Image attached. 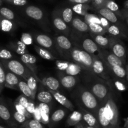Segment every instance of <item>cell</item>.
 Instances as JSON below:
<instances>
[{
  "label": "cell",
  "instance_id": "6da1fadb",
  "mask_svg": "<svg viewBox=\"0 0 128 128\" xmlns=\"http://www.w3.org/2000/svg\"><path fill=\"white\" fill-rule=\"evenodd\" d=\"M100 126L102 128H119V110L111 93L106 101L100 104L96 116Z\"/></svg>",
  "mask_w": 128,
  "mask_h": 128
},
{
  "label": "cell",
  "instance_id": "7a4b0ae2",
  "mask_svg": "<svg viewBox=\"0 0 128 128\" xmlns=\"http://www.w3.org/2000/svg\"><path fill=\"white\" fill-rule=\"evenodd\" d=\"M84 71V86L94 95L100 104L106 101L112 93V88L110 82L91 72Z\"/></svg>",
  "mask_w": 128,
  "mask_h": 128
},
{
  "label": "cell",
  "instance_id": "3957f363",
  "mask_svg": "<svg viewBox=\"0 0 128 128\" xmlns=\"http://www.w3.org/2000/svg\"><path fill=\"white\" fill-rule=\"evenodd\" d=\"M72 96L78 106L92 113L96 118L100 103L86 86L83 85L78 86Z\"/></svg>",
  "mask_w": 128,
  "mask_h": 128
},
{
  "label": "cell",
  "instance_id": "277c9868",
  "mask_svg": "<svg viewBox=\"0 0 128 128\" xmlns=\"http://www.w3.org/2000/svg\"><path fill=\"white\" fill-rule=\"evenodd\" d=\"M70 61L80 65L84 71L92 73V55L80 48L73 46L70 53Z\"/></svg>",
  "mask_w": 128,
  "mask_h": 128
},
{
  "label": "cell",
  "instance_id": "5b68a950",
  "mask_svg": "<svg viewBox=\"0 0 128 128\" xmlns=\"http://www.w3.org/2000/svg\"><path fill=\"white\" fill-rule=\"evenodd\" d=\"M0 62L6 70L21 78L25 81L30 76L34 75L32 72L20 61V60L15 58Z\"/></svg>",
  "mask_w": 128,
  "mask_h": 128
},
{
  "label": "cell",
  "instance_id": "8992f818",
  "mask_svg": "<svg viewBox=\"0 0 128 128\" xmlns=\"http://www.w3.org/2000/svg\"><path fill=\"white\" fill-rule=\"evenodd\" d=\"M53 40L59 56L65 59L66 61H70V53L74 46L69 37L64 34H59L55 36Z\"/></svg>",
  "mask_w": 128,
  "mask_h": 128
},
{
  "label": "cell",
  "instance_id": "52a82bcc",
  "mask_svg": "<svg viewBox=\"0 0 128 128\" xmlns=\"http://www.w3.org/2000/svg\"><path fill=\"white\" fill-rule=\"evenodd\" d=\"M92 73L108 82L111 80L107 66L98 56H92Z\"/></svg>",
  "mask_w": 128,
  "mask_h": 128
},
{
  "label": "cell",
  "instance_id": "ba28073f",
  "mask_svg": "<svg viewBox=\"0 0 128 128\" xmlns=\"http://www.w3.org/2000/svg\"><path fill=\"white\" fill-rule=\"evenodd\" d=\"M34 41L36 42L38 46L50 51L55 57L59 56L55 48L54 40L50 36L42 33H36L32 34Z\"/></svg>",
  "mask_w": 128,
  "mask_h": 128
},
{
  "label": "cell",
  "instance_id": "9c48e42d",
  "mask_svg": "<svg viewBox=\"0 0 128 128\" xmlns=\"http://www.w3.org/2000/svg\"><path fill=\"white\" fill-rule=\"evenodd\" d=\"M109 50L115 56L122 60L124 62L127 64V51L124 44L121 42V40L118 38L111 37Z\"/></svg>",
  "mask_w": 128,
  "mask_h": 128
},
{
  "label": "cell",
  "instance_id": "30bf717a",
  "mask_svg": "<svg viewBox=\"0 0 128 128\" xmlns=\"http://www.w3.org/2000/svg\"><path fill=\"white\" fill-rule=\"evenodd\" d=\"M98 56L104 61L106 66H121L125 67L126 65V63L124 62L122 60L115 56L110 50L106 49L100 48Z\"/></svg>",
  "mask_w": 128,
  "mask_h": 128
},
{
  "label": "cell",
  "instance_id": "8fae6325",
  "mask_svg": "<svg viewBox=\"0 0 128 128\" xmlns=\"http://www.w3.org/2000/svg\"><path fill=\"white\" fill-rule=\"evenodd\" d=\"M52 22L54 27L57 31L62 32V34L69 37L71 32V27L67 24L61 16V12L60 10H56L53 11L52 15Z\"/></svg>",
  "mask_w": 128,
  "mask_h": 128
},
{
  "label": "cell",
  "instance_id": "7c38bea8",
  "mask_svg": "<svg viewBox=\"0 0 128 128\" xmlns=\"http://www.w3.org/2000/svg\"><path fill=\"white\" fill-rule=\"evenodd\" d=\"M24 13L26 16L34 20L35 21L40 24H45V18L44 13L40 8L35 6H28L24 8Z\"/></svg>",
  "mask_w": 128,
  "mask_h": 128
},
{
  "label": "cell",
  "instance_id": "4fadbf2b",
  "mask_svg": "<svg viewBox=\"0 0 128 128\" xmlns=\"http://www.w3.org/2000/svg\"><path fill=\"white\" fill-rule=\"evenodd\" d=\"M20 61L32 72L37 81L41 82V80H40V78L37 76V66H36L37 59L36 58L34 55L28 52V53L20 56Z\"/></svg>",
  "mask_w": 128,
  "mask_h": 128
},
{
  "label": "cell",
  "instance_id": "5bb4252c",
  "mask_svg": "<svg viewBox=\"0 0 128 128\" xmlns=\"http://www.w3.org/2000/svg\"><path fill=\"white\" fill-rule=\"evenodd\" d=\"M97 12H98L99 15H100L102 17L106 19L110 23L117 25V26H120V28H122L123 30L127 31L126 29V27L120 21L118 16L116 14L114 13L112 11H111V10H110L109 9L106 8L105 7H102L99 9V10H98Z\"/></svg>",
  "mask_w": 128,
  "mask_h": 128
},
{
  "label": "cell",
  "instance_id": "9a60e30c",
  "mask_svg": "<svg viewBox=\"0 0 128 128\" xmlns=\"http://www.w3.org/2000/svg\"><path fill=\"white\" fill-rule=\"evenodd\" d=\"M0 119L11 126H13L16 124V122L12 116L11 109L9 104H8L1 98H0Z\"/></svg>",
  "mask_w": 128,
  "mask_h": 128
},
{
  "label": "cell",
  "instance_id": "2e32d148",
  "mask_svg": "<svg viewBox=\"0 0 128 128\" xmlns=\"http://www.w3.org/2000/svg\"><path fill=\"white\" fill-rule=\"evenodd\" d=\"M58 78L61 86L67 90H71L76 87L80 80L78 76H70L61 71H59Z\"/></svg>",
  "mask_w": 128,
  "mask_h": 128
},
{
  "label": "cell",
  "instance_id": "e0dca14e",
  "mask_svg": "<svg viewBox=\"0 0 128 128\" xmlns=\"http://www.w3.org/2000/svg\"><path fill=\"white\" fill-rule=\"evenodd\" d=\"M70 27L71 30L78 34H87L90 32L88 25L84 20L78 16H75L73 18Z\"/></svg>",
  "mask_w": 128,
  "mask_h": 128
},
{
  "label": "cell",
  "instance_id": "ac0fdd59",
  "mask_svg": "<svg viewBox=\"0 0 128 128\" xmlns=\"http://www.w3.org/2000/svg\"><path fill=\"white\" fill-rule=\"evenodd\" d=\"M5 72H6V76H5L4 88L19 91L18 84L20 77L14 74L11 71H8L6 68H5Z\"/></svg>",
  "mask_w": 128,
  "mask_h": 128
},
{
  "label": "cell",
  "instance_id": "d6986e66",
  "mask_svg": "<svg viewBox=\"0 0 128 128\" xmlns=\"http://www.w3.org/2000/svg\"><path fill=\"white\" fill-rule=\"evenodd\" d=\"M48 91L51 92L54 100H56L58 103H60V104L63 106L65 108L70 110V111H74V106L72 103V102L69 99H68L64 95L62 94L59 91H51V90H48Z\"/></svg>",
  "mask_w": 128,
  "mask_h": 128
},
{
  "label": "cell",
  "instance_id": "ffe728a7",
  "mask_svg": "<svg viewBox=\"0 0 128 128\" xmlns=\"http://www.w3.org/2000/svg\"><path fill=\"white\" fill-rule=\"evenodd\" d=\"M78 108L79 111L82 114V120L84 121V123H86L88 126L94 128H100L101 126H100L97 118L92 113L86 111L80 106H78Z\"/></svg>",
  "mask_w": 128,
  "mask_h": 128
},
{
  "label": "cell",
  "instance_id": "44dd1931",
  "mask_svg": "<svg viewBox=\"0 0 128 128\" xmlns=\"http://www.w3.org/2000/svg\"><path fill=\"white\" fill-rule=\"evenodd\" d=\"M40 84H41L42 86H46L48 90L59 91V92H60L61 86L59 80L56 78L51 77V76H48V77L42 78V80H41Z\"/></svg>",
  "mask_w": 128,
  "mask_h": 128
},
{
  "label": "cell",
  "instance_id": "7402d4cb",
  "mask_svg": "<svg viewBox=\"0 0 128 128\" xmlns=\"http://www.w3.org/2000/svg\"><path fill=\"white\" fill-rule=\"evenodd\" d=\"M89 34L91 38L94 40L98 46L102 49L108 50L111 42V36H106L105 35L95 34L89 32Z\"/></svg>",
  "mask_w": 128,
  "mask_h": 128
},
{
  "label": "cell",
  "instance_id": "603a6c76",
  "mask_svg": "<svg viewBox=\"0 0 128 128\" xmlns=\"http://www.w3.org/2000/svg\"><path fill=\"white\" fill-rule=\"evenodd\" d=\"M126 30H123L117 25L111 24L106 30L107 34L109 36L116 38H128V34Z\"/></svg>",
  "mask_w": 128,
  "mask_h": 128
},
{
  "label": "cell",
  "instance_id": "cb8c5ba5",
  "mask_svg": "<svg viewBox=\"0 0 128 128\" xmlns=\"http://www.w3.org/2000/svg\"><path fill=\"white\" fill-rule=\"evenodd\" d=\"M7 48L12 52L20 55V56L29 52L26 48V45L21 41H11L8 44Z\"/></svg>",
  "mask_w": 128,
  "mask_h": 128
},
{
  "label": "cell",
  "instance_id": "d4e9b609",
  "mask_svg": "<svg viewBox=\"0 0 128 128\" xmlns=\"http://www.w3.org/2000/svg\"><path fill=\"white\" fill-rule=\"evenodd\" d=\"M18 28L17 23L7 20L0 15V30L4 32H12Z\"/></svg>",
  "mask_w": 128,
  "mask_h": 128
},
{
  "label": "cell",
  "instance_id": "484cf974",
  "mask_svg": "<svg viewBox=\"0 0 128 128\" xmlns=\"http://www.w3.org/2000/svg\"><path fill=\"white\" fill-rule=\"evenodd\" d=\"M36 98L38 101L46 104H50L54 101L53 97L48 90H40L36 93Z\"/></svg>",
  "mask_w": 128,
  "mask_h": 128
},
{
  "label": "cell",
  "instance_id": "4316f807",
  "mask_svg": "<svg viewBox=\"0 0 128 128\" xmlns=\"http://www.w3.org/2000/svg\"><path fill=\"white\" fill-rule=\"evenodd\" d=\"M34 48L35 51L37 52L38 54L42 58V59L46 60H48V61H55L57 60V58L55 57L50 51L48 50L43 48L42 47L38 46V45L34 44Z\"/></svg>",
  "mask_w": 128,
  "mask_h": 128
},
{
  "label": "cell",
  "instance_id": "83f0119b",
  "mask_svg": "<svg viewBox=\"0 0 128 128\" xmlns=\"http://www.w3.org/2000/svg\"><path fill=\"white\" fill-rule=\"evenodd\" d=\"M18 88L19 91H21L22 93V94L26 96V97L29 98L31 99L32 101H34V100L36 99V97L34 96L32 91H31V90L30 89L29 86H28L26 81H25L24 80H23L22 78H20V79Z\"/></svg>",
  "mask_w": 128,
  "mask_h": 128
},
{
  "label": "cell",
  "instance_id": "f1b7e54d",
  "mask_svg": "<svg viewBox=\"0 0 128 128\" xmlns=\"http://www.w3.org/2000/svg\"><path fill=\"white\" fill-rule=\"evenodd\" d=\"M84 70L78 64L75 63L74 62H71L70 61L69 66L66 70L63 73L66 74L70 75V76H78L79 74L81 73L82 71H84Z\"/></svg>",
  "mask_w": 128,
  "mask_h": 128
},
{
  "label": "cell",
  "instance_id": "f546056e",
  "mask_svg": "<svg viewBox=\"0 0 128 128\" xmlns=\"http://www.w3.org/2000/svg\"><path fill=\"white\" fill-rule=\"evenodd\" d=\"M82 120V114L79 110H74L67 120L68 126H76Z\"/></svg>",
  "mask_w": 128,
  "mask_h": 128
},
{
  "label": "cell",
  "instance_id": "4dcf8cb0",
  "mask_svg": "<svg viewBox=\"0 0 128 128\" xmlns=\"http://www.w3.org/2000/svg\"><path fill=\"white\" fill-rule=\"evenodd\" d=\"M103 7L109 9L111 11H112L114 13L116 14L119 18L123 19L122 13H121V11L120 10L119 6L114 0H106Z\"/></svg>",
  "mask_w": 128,
  "mask_h": 128
},
{
  "label": "cell",
  "instance_id": "1f68e13d",
  "mask_svg": "<svg viewBox=\"0 0 128 128\" xmlns=\"http://www.w3.org/2000/svg\"><path fill=\"white\" fill-rule=\"evenodd\" d=\"M61 12V16L63 21L67 24L68 26H71V22L73 19V11L72 8L70 7L65 8L62 9Z\"/></svg>",
  "mask_w": 128,
  "mask_h": 128
},
{
  "label": "cell",
  "instance_id": "d6a6232c",
  "mask_svg": "<svg viewBox=\"0 0 128 128\" xmlns=\"http://www.w3.org/2000/svg\"><path fill=\"white\" fill-rule=\"evenodd\" d=\"M66 111L64 109L60 108L56 110L52 114L51 117V122L52 124H57L58 122H60L62 119L64 118L66 115Z\"/></svg>",
  "mask_w": 128,
  "mask_h": 128
},
{
  "label": "cell",
  "instance_id": "836d02e7",
  "mask_svg": "<svg viewBox=\"0 0 128 128\" xmlns=\"http://www.w3.org/2000/svg\"><path fill=\"white\" fill-rule=\"evenodd\" d=\"M0 15L7 20L16 23V17L14 12L10 9L6 7L0 8Z\"/></svg>",
  "mask_w": 128,
  "mask_h": 128
},
{
  "label": "cell",
  "instance_id": "e575fe53",
  "mask_svg": "<svg viewBox=\"0 0 128 128\" xmlns=\"http://www.w3.org/2000/svg\"><path fill=\"white\" fill-rule=\"evenodd\" d=\"M16 58L14 53L10 50L0 47V61H7Z\"/></svg>",
  "mask_w": 128,
  "mask_h": 128
},
{
  "label": "cell",
  "instance_id": "d590c367",
  "mask_svg": "<svg viewBox=\"0 0 128 128\" xmlns=\"http://www.w3.org/2000/svg\"><path fill=\"white\" fill-rule=\"evenodd\" d=\"M88 25L89 29H90V32L91 33L101 35H105L107 34L106 30L101 24L91 23L88 24Z\"/></svg>",
  "mask_w": 128,
  "mask_h": 128
},
{
  "label": "cell",
  "instance_id": "8d00e7d4",
  "mask_svg": "<svg viewBox=\"0 0 128 128\" xmlns=\"http://www.w3.org/2000/svg\"><path fill=\"white\" fill-rule=\"evenodd\" d=\"M90 6L88 4H78L72 6V11L76 14L84 16L88 13Z\"/></svg>",
  "mask_w": 128,
  "mask_h": 128
},
{
  "label": "cell",
  "instance_id": "74e56055",
  "mask_svg": "<svg viewBox=\"0 0 128 128\" xmlns=\"http://www.w3.org/2000/svg\"><path fill=\"white\" fill-rule=\"evenodd\" d=\"M10 109H11L12 118L16 122L19 124H24L28 120V119L24 115L18 112L14 107H10Z\"/></svg>",
  "mask_w": 128,
  "mask_h": 128
},
{
  "label": "cell",
  "instance_id": "f35d334b",
  "mask_svg": "<svg viewBox=\"0 0 128 128\" xmlns=\"http://www.w3.org/2000/svg\"><path fill=\"white\" fill-rule=\"evenodd\" d=\"M26 81L33 95L36 97V93L38 92V81L34 75H31L26 79Z\"/></svg>",
  "mask_w": 128,
  "mask_h": 128
},
{
  "label": "cell",
  "instance_id": "ab89813d",
  "mask_svg": "<svg viewBox=\"0 0 128 128\" xmlns=\"http://www.w3.org/2000/svg\"><path fill=\"white\" fill-rule=\"evenodd\" d=\"M109 82L111 85V86H114L117 89V90H118L119 91H121V92L126 91V89H127V87H126V84L124 83L123 81L120 80V79L117 78L111 79V80L109 81Z\"/></svg>",
  "mask_w": 128,
  "mask_h": 128
},
{
  "label": "cell",
  "instance_id": "60d3db41",
  "mask_svg": "<svg viewBox=\"0 0 128 128\" xmlns=\"http://www.w3.org/2000/svg\"><path fill=\"white\" fill-rule=\"evenodd\" d=\"M84 21L87 23V24L91 23L101 24V21H100L99 15L90 14L88 13V12L84 16Z\"/></svg>",
  "mask_w": 128,
  "mask_h": 128
},
{
  "label": "cell",
  "instance_id": "b9f144b4",
  "mask_svg": "<svg viewBox=\"0 0 128 128\" xmlns=\"http://www.w3.org/2000/svg\"><path fill=\"white\" fill-rule=\"evenodd\" d=\"M13 106L14 108H15V110H16L18 112L24 115L28 120H30V118H32V115L27 111V110H26V108H24V107H22V106H21V105L19 103H18L17 102L14 101V102H13Z\"/></svg>",
  "mask_w": 128,
  "mask_h": 128
},
{
  "label": "cell",
  "instance_id": "7bdbcfd3",
  "mask_svg": "<svg viewBox=\"0 0 128 128\" xmlns=\"http://www.w3.org/2000/svg\"><path fill=\"white\" fill-rule=\"evenodd\" d=\"M25 128H43L42 124L40 122V121L35 119L32 120H28L24 124Z\"/></svg>",
  "mask_w": 128,
  "mask_h": 128
},
{
  "label": "cell",
  "instance_id": "ee69618b",
  "mask_svg": "<svg viewBox=\"0 0 128 128\" xmlns=\"http://www.w3.org/2000/svg\"><path fill=\"white\" fill-rule=\"evenodd\" d=\"M5 76H6L5 68L2 63L0 62V94L2 92V90L4 88Z\"/></svg>",
  "mask_w": 128,
  "mask_h": 128
},
{
  "label": "cell",
  "instance_id": "f6af8a7d",
  "mask_svg": "<svg viewBox=\"0 0 128 128\" xmlns=\"http://www.w3.org/2000/svg\"><path fill=\"white\" fill-rule=\"evenodd\" d=\"M31 99H30L29 98L26 97V96H24V94H21L19 96L18 98H17V99L16 100V102H17L18 103L20 104L21 106H22V107H24V108L27 109L29 103H30V101H31Z\"/></svg>",
  "mask_w": 128,
  "mask_h": 128
},
{
  "label": "cell",
  "instance_id": "bcb514c9",
  "mask_svg": "<svg viewBox=\"0 0 128 128\" xmlns=\"http://www.w3.org/2000/svg\"><path fill=\"white\" fill-rule=\"evenodd\" d=\"M70 61H61V60H56V65L58 70L61 72H64L68 68Z\"/></svg>",
  "mask_w": 128,
  "mask_h": 128
},
{
  "label": "cell",
  "instance_id": "7dc6e473",
  "mask_svg": "<svg viewBox=\"0 0 128 128\" xmlns=\"http://www.w3.org/2000/svg\"><path fill=\"white\" fill-rule=\"evenodd\" d=\"M21 41L25 45H30L33 42L32 35L30 33H22L21 38Z\"/></svg>",
  "mask_w": 128,
  "mask_h": 128
},
{
  "label": "cell",
  "instance_id": "c3c4849f",
  "mask_svg": "<svg viewBox=\"0 0 128 128\" xmlns=\"http://www.w3.org/2000/svg\"><path fill=\"white\" fill-rule=\"evenodd\" d=\"M17 6H24L27 4V0H2V1Z\"/></svg>",
  "mask_w": 128,
  "mask_h": 128
},
{
  "label": "cell",
  "instance_id": "681fc988",
  "mask_svg": "<svg viewBox=\"0 0 128 128\" xmlns=\"http://www.w3.org/2000/svg\"><path fill=\"white\" fill-rule=\"evenodd\" d=\"M106 0H91V3L94 9L97 11L101 8L103 7Z\"/></svg>",
  "mask_w": 128,
  "mask_h": 128
},
{
  "label": "cell",
  "instance_id": "f907efd6",
  "mask_svg": "<svg viewBox=\"0 0 128 128\" xmlns=\"http://www.w3.org/2000/svg\"><path fill=\"white\" fill-rule=\"evenodd\" d=\"M99 16H100V21H101V25L106 30L111 23H110V22H109L106 19H105L104 18L102 17V16H100V15H99Z\"/></svg>",
  "mask_w": 128,
  "mask_h": 128
},
{
  "label": "cell",
  "instance_id": "816d5d0a",
  "mask_svg": "<svg viewBox=\"0 0 128 128\" xmlns=\"http://www.w3.org/2000/svg\"><path fill=\"white\" fill-rule=\"evenodd\" d=\"M70 2L74 4H88L91 2V0H68Z\"/></svg>",
  "mask_w": 128,
  "mask_h": 128
},
{
  "label": "cell",
  "instance_id": "f5cc1de1",
  "mask_svg": "<svg viewBox=\"0 0 128 128\" xmlns=\"http://www.w3.org/2000/svg\"><path fill=\"white\" fill-rule=\"evenodd\" d=\"M27 111L30 112L31 114H32L34 112V101L32 100H31L29 103L28 106L27 108Z\"/></svg>",
  "mask_w": 128,
  "mask_h": 128
},
{
  "label": "cell",
  "instance_id": "db71d44e",
  "mask_svg": "<svg viewBox=\"0 0 128 128\" xmlns=\"http://www.w3.org/2000/svg\"><path fill=\"white\" fill-rule=\"evenodd\" d=\"M121 13H122V17H123V19L125 18H128V10H122L121 11Z\"/></svg>",
  "mask_w": 128,
  "mask_h": 128
},
{
  "label": "cell",
  "instance_id": "11a10c76",
  "mask_svg": "<svg viewBox=\"0 0 128 128\" xmlns=\"http://www.w3.org/2000/svg\"><path fill=\"white\" fill-rule=\"evenodd\" d=\"M125 69H126V79L127 80V81L128 82V64H126V66H125Z\"/></svg>",
  "mask_w": 128,
  "mask_h": 128
},
{
  "label": "cell",
  "instance_id": "9f6ffc18",
  "mask_svg": "<svg viewBox=\"0 0 128 128\" xmlns=\"http://www.w3.org/2000/svg\"><path fill=\"white\" fill-rule=\"evenodd\" d=\"M75 126H76V128H84L83 125H82V122H80V123H78V124H76Z\"/></svg>",
  "mask_w": 128,
  "mask_h": 128
},
{
  "label": "cell",
  "instance_id": "6f0895ef",
  "mask_svg": "<svg viewBox=\"0 0 128 128\" xmlns=\"http://www.w3.org/2000/svg\"><path fill=\"white\" fill-rule=\"evenodd\" d=\"M124 121V127L126 128H128V118H125Z\"/></svg>",
  "mask_w": 128,
  "mask_h": 128
},
{
  "label": "cell",
  "instance_id": "680465c9",
  "mask_svg": "<svg viewBox=\"0 0 128 128\" xmlns=\"http://www.w3.org/2000/svg\"><path fill=\"white\" fill-rule=\"evenodd\" d=\"M124 10H128V0L124 2Z\"/></svg>",
  "mask_w": 128,
  "mask_h": 128
},
{
  "label": "cell",
  "instance_id": "91938a15",
  "mask_svg": "<svg viewBox=\"0 0 128 128\" xmlns=\"http://www.w3.org/2000/svg\"><path fill=\"white\" fill-rule=\"evenodd\" d=\"M82 125H83L84 128H92V127H91V126H88V125L86 124V123H82Z\"/></svg>",
  "mask_w": 128,
  "mask_h": 128
},
{
  "label": "cell",
  "instance_id": "94428289",
  "mask_svg": "<svg viewBox=\"0 0 128 128\" xmlns=\"http://www.w3.org/2000/svg\"><path fill=\"white\" fill-rule=\"evenodd\" d=\"M123 20H124V21H125V22H126V24H127L128 26V18H124Z\"/></svg>",
  "mask_w": 128,
  "mask_h": 128
},
{
  "label": "cell",
  "instance_id": "6125c7cd",
  "mask_svg": "<svg viewBox=\"0 0 128 128\" xmlns=\"http://www.w3.org/2000/svg\"><path fill=\"white\" fill-rule=\"evenodd\" d=\"M2 3V0H0V6H1Z\"/></svg>",
  "mask_w": 128,
  "mask_h": 128
},
{
  "label": "cell",
  "instance_id": "be15d7a7",
  "mask_svg": "<svg viewBox=\"0 0 128 128\" xmlns=\"http://www.w3.org/2000/svg\"><path fill=\"white\" fill-rule=\"evenodd\" d=\"M127 59H128V64H128V50L127 51Z\"/></svg>",
  "mask_w": 128,
  "mask_h": 128
},
{
  "label": "cell",
  "instance_id": "e7e4bbea",
  "mask_svg": "<svg viewBox=\"0 0 128 128\" xmlns=\"http://www.w3.org/2000/svg\"><path fill=\"white\" fill-rule=\"evenodd\" d=\"M0 128H5L3 127L2 126H1V125H0Z\"/></svg>",
  "mask_w": 128,
  "mask_h": 128
},
{
  "label": "cell",
  "instance_id": "03108f58",
  "mask_svg": "<svg viewBox=\"0 0 128 128\" xmlns=\"http://www.w3.org/2000/svg\"><path fill=\"white\" fill-rule=\"evenodd\" d=\"M1 121H2V120H1V119H0V122H1Z\"/></svg>",
  "mask_w": 128,
  "mask_h": 128
},
{
  "label": "cell",
  "instance_id": "003e7915",
  "mask_svg": "<svg viewBox=\"0 0 128 128\" xmlns=\"http://www.w3.org/2000/svg\"></svg>",
  "mask_w": 128,
  "mask_h": 128
}]
</instances>
